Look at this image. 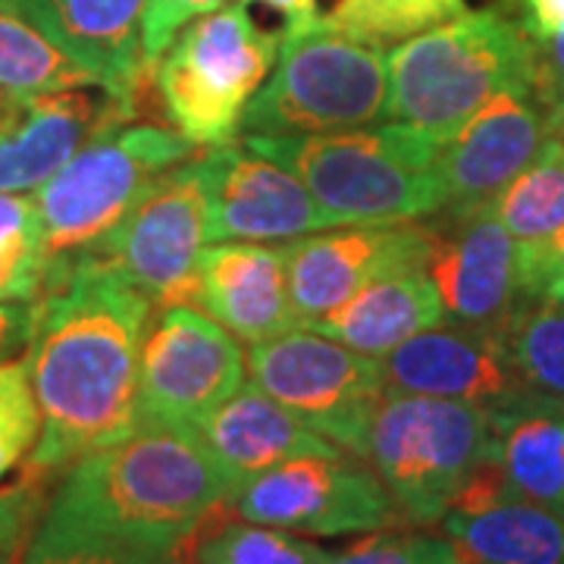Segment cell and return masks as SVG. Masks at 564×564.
I'll list each match as a JSON object with an SVG mask.
<instances>
[{
	"instance_id": "5b68a950",
	"label": "cell",
	"mask_w": 564,
	"mask_h": 564,
	"mask_svg": "<svg viewBox=\"0 0 564 564\" xmlns=\"http://www.w3.org/2000/svg\"><path fill=\"white\" fill-rule=\"evenodd\" d=\"M389 47L355 39L329 17L289 20L276 69L245 107V135H323L386 120Z\"/></svg>"
},
{
	"instance_id": "7a4b0ae2",
	"label": "cell",
	"mask_w": 564,
	"mask_h": 564,
	"mask_svg": "<svg viewBox=\"0 0 564 564\" xmlns=\"http://www.w3.org/2000/svg\"><path fill=\"white\" fill-rule=\"evenodd\" d=\"M236 492L195 433L135 426L63 474L44 521L182 555L207 518L232 508Z\"/></svg>"
},
{
	"instance_id": "5bb4252c",
	"label": "cell",
	"mask_w": 564,
	"mask_h": 564,
	"mask_svg": "<svg viewBox=\"0 0 564 564\" xmlns=\"http://www.w3.org/2000/svg\"><path fill=\"white\" fill-rule=\"evenodd\" d=\"M207 242H276L345 226L292 170L245 141L214 144L202 154Z\"/></svg>"
},
{
	"instance_id": "8992f818",
	"label": "cell",
	"mask_w": 564,
	"mask_h": 564,
	"mask_svg": "<svg viewBox=\"0 0 564 564\" xmlns=\"http://www.w3.org/2000/svg\"><path fill=\"white\" fill-rule=\"evenodd\" d=\"M195 144L173 126L117 122L91 139L51 182L32 192L44 245V289L104 242L166 170L188 161Z\"/></svg>"
},
{
	"instance_id": "8d00e7d4",
	"label": "cell",
	"mask_w": 564,
	"mask_h": 564,
	"mask_svg": "<svg viewBox=\"0 0 564 564\" xmlns=\"http://www.w3.org/2000/svg\"><path fill=\"white\" fill-rule=\"evenodd\" d=\"M533 98L552 129L564 117V39L533 41Z\"/></svg>"
},
{
	"instance_id": "ab89813d",
	"label": "cell",
	"mask_w": 564,
	"mask_h": 564,
	"mask_svg": "<svg viewBox=\"0 0 564 564\" xmlns=\"http://www.w3.org/2000/svg\"><path fill=\"white\" fill-rule=\"evenodd\" d=\"M248 3H263L270 10H276L289 20H299V17H311L317 13V0H248Z\"/></svg>"
},
{
	"instance_id": "60d3db41",
	"label": "cell",
	"mask_w": 564,
	"mask_h": 564,
	"mask_svg": "<svg viewBox=\"0 0 564 564\" xmlns=\"http://www.w3.org/2000/svg\"><path fill=\"white\" fill-rule=\"evenodd\" d=\"M549 139H562L564 141V117L552 129H549Z\"/></svg>"
},
{
	"instance_id": "f1b7e54d",
	"label": "cell",
	"mask_w": 564,
	"mask_h": 564,
	"mask_svg": "<svg viewBox=\"0 0 564 564\" xmlns=\"http://www.w3.org/2000/svg\"><path fill=\"white\" fill-rule=\"evenodd\" d=\"M464 10V0H339L329 20L355 39L395 47Z\"/></svg>"
},
{
	"instance_id": "f35d334b",
	"label": "cell",
	"mask_w": 564,
	"mask_h": 564,
	"mask_svg": "<svg viewBox=\"0 0 564 564\" xmlns=\"http://www.w3.org/2000/svg\"><path fill=\"white\" fill-rule=\"evenodd\" d=\"M35 302H0V358H13L29 345Z\"/></svg>"
},
{
	"instance_id": "4fadbf2b",
	"label": "cell",
	"mask_w": 564,
	"mask_h": 564,
	"mask_svg": "<svg viewBox=\"0 0 564 564\" xmlns=\"http://www.w3.org/2000/svg\"><path fill=\"white\" fill-rule=\"evenodd\" d=\"M436 226L423 220L345 223L282 242L289 295L302 326L355 299L364 285L395 270H426Z\"/></svg>"
},
{
	"instance_id": "44dd1931",
	"label": "cell",
	"mask_w": 564,
	"mask_h": 564,
	"mask_svg": "<svg viewBox=\"0 0 564 564\" xmlns=\"http://www.w3.org/2000/svg\"><path fill=\"white\" fill-rule=\"evenodd\" d=\"M195 436L210 448L239 489L263 470L302 455H343L339 445L307 426L258 383H245L229 402L207 414Z\"/></svg>"
},
{
	"instance_id": "ac0fdd59",
	"label": "cell",
	"mask_w": 564,
	"mask_h": 564,
	"mask_svg": "<svg viewBox=\"0 0 564 564\" xmlns=\"http://www.w3.org/2000/svg\"><path fill=\"white\" fill-rule=\"evenodd\" d=\"M135 113L101 85L22 98L20 110L0 126V192H39L88 141L117 122L135 120Z\"/></svg>"
},
{
	"instance_id": "1f68e13d",
	"label": "cell",
	"mask_w": 564,
	"mask_h": 564,
	"mask_svg": "<svg viewBox=\"0 0 564 564\" xmlns=\"http://www.w3.org/2000/svg\"><path fill=\"white\" fill-rule=\"evenodd\" d=\"M41 436V408L25 358L0 361V480L29 462Z\"/></svg>"
},
{
	"instance_id": "9c48e42d",
	"label": "cell",
	"mask_w": 564,
	"mask_h": 564,
	"mask_svg": "<svg viewBox=\"0 0 564 564\" xmlns=\"http://www.w3.org/2000/svg\"><path fill=\"white\" fill-rule=\"evenodd\" d=\"M248 370L267 395L343 452L364 458L367 430L386 395L380 358L295 326L276 339L251 345Z\"/></svg>"
},
{
	"instance_id": "cb8c5ba5",
	"label": "cell",
	"mask_w": 564,
	"mask_h": 564,
	"mask_svg": "<svg viewBox=\"0 0 564 564\" xmlns=\"http://www.w3.org/2000/svg\"><path fill=\"white\" fill-rule=\"evenodd\" d=\"M443 533L470 564H564V511L505 499L480 511H445Z\"/></svg>"
},
{
	"instance_id": "9a60e30c",
	"label": "cell",
	"mask_w": 564,
	"mask_h": 564,
	"mask_svg": "<svg viewBox=\"0 0 564 564\" xmlns=\"http://www.w3.org/2000/svg\"><path fill=\"white\" fill-rule=\"evenodd\" d=\"M386 392L433 395L499 411L527 399L524 383L505 343V326L436 323L383 358Z\"/></svg>"
},
{
	"instance_id": "484cf974",
	"label": "cell",
	"mask_w": 564,
	"mask_h": 564,
	"mask_svg": "<svg viewBox=\"0 0 564 564\" xmlns=\"http://www.w3.org/2000/svg\"><path fill=\"white\" fill-rule=\"evenodd\" d=\"M333 552L302 540L280 527L236 521L226 524L220 514L207 518L188 540L185 564H326Z\"/></svg>"
},
{
	"instance_id": "83f0119b",
	"label": "cell",
	"mask_w": 564,
	"mask_h": 564,
	"mask_svg": "<svg viewBox=\"0 0 564 564\" xmlns=\"http://www.w3.org/2000/svg\"><path fill=\"white\" fill-rule=\"evenodd\" d=\"M505 343L524 383L564 402V302L521 299L505 321Z\"/></svg>"
},
{
	"instance_id": "f546056e",
	"label": "cell",
	"mask_w": 564,
	"mask_h": 564,
	"mask_svg": "<svg viewBox=\"0 0 564 564\" xmlns=\"http://www.w3.org/2000/svg\"><path fill=\"white\" fill-rule=\"evenodd\" d=\"M44 285V245L32 195L0 192V302H35Z\"/></svg>"
},
{
	"instance_id": "d6a6232c",
	"label": "cell",
	"mask_w": 564,
	"mask_h": 564,
	"mask_svg": "<svg viewBox=\"0 0 564 564\" xmlns=\"http://www.w3.org/2000/svg\"><path fill=\"white\" fill-rule=\"evenodd\" d=\"M326 564H470L462 549L448 536L436 533H408V530H380L367 540L329 555Z\"/></svg>"
},
{
	"instance_id": "74e56055",
	"label": "cell",
	"mask_w": 564,
	"mask_h": 564,
	"mask_svg": "<svg viewBox=\"0 0 564 564\" xmlns=\"http://www.w3.org/2000/svg\"><path fill=\"white\" fill-rule=\"evenodd\" d=\"M533 41L564 39V0H502Z\"/></svg>"
},
{
	"instance_id": "7c38bea8",
	"label": "cell",
	"mask_w": 564,
	"mask_h": 564,
	"mask_svg": "<svg viewBox=\"0 0 564 564\" xmlns=\"http://www.w3.org/2000/svg\"><path fill=\"white\" fill-rule=\"evenodd\" d=\"M232 514L304 536L380 533L404 524L377 470L355 455H302L248 480Z\"/></svg>"
},
{
	"instance_id": "d4e9b609",
	"label": "cell",
	"mask_w": 564,
	"mask_h": 564,
	"mask_svg": "<svg viewBox=\"0 0 564 564\" xmlns=\"http://www.w3.org/2000/svg\"><path fill=\"white\" fill-rule=\"evenodd\" d=\"M85 85H98V79L35 25L0 10V91L32 98Z\"/></svg>"
},
{
	"instance_id": "30bf717a",
	"label": "cell",
	"mask_w": 564,
	"mask_h": 564,
	"mask_svg": "<svg viewBox=\"0 0 564 564\" xmlns=\"http://www.w3.org/2000/svg\"><path fill=\"white\" fill-rule=\"evenodd\" d=\"M242 343L202 307H154L139 364V426L195 433L248 380Z\"/></svg>"
},
{
	"instance_id": "8fae6325",
	"label": "cell",
	"mask_w": 564,
	"mask_h": 564,
	"mask_svg": "<svg viewBox=\"0 0 564 564\" xmlns=\"http://www.w3.org/2000/svg\"><path fill=\"white\" fill-rule=\"evenodd\" d=\"M204 248V166L202 158H188L166 170L88 254L117 263L154 307H202L198 263Z\"/></svg>"
},
{
	"instance_id": "ffe728a7",
	"label": "cell",
	"mask_w": 564,
	"mask_h": 564,
	"mask_svg": "<svg viewBox=\"0 0 564 564\" xmlns=\"http://www.w3.org/2000/svg\"><path fill=\"white\" fill-rule=\"evenodd\" d=\"M202 307L239 343L258 345L302 326L282 245L214 242L202 251Z\"/></svg>"
},
{
	"instance_id": "3957f363",
	"label": "cell",
	"mask_w": 564,
	"mask_h": 564,
	"mask_svg": "<svg viewBox=\"0 0 564 564\" xmlns=\"http://www.w3.org/2000/svg\"><path fill=\"white\" fill-rule=\"evenodd\" d=\"M443 141L395 120L323 135H245L345 223L426 220L445 210Z\"/></svg>"
},
{
	"instance_id": "4dcf8cb0",
	"label": "cell",
	"mask_w": 564,
	"mask_h": 564,
	"mask_svg": "<svg viewBox=\"0 0 564 564\" xmlns=\"http://www.w3.org/2000/svg\"><path fill=\"white\" fill-rule=\"evenodd\" d=\"M22 564H185L180 552H161L88 530L41 521Z\"/></svg>"
},
{
	"instance_id": "d6986e66",
	"label": "cell",
	"mask_w": 564,
	"mask_h": 564,
	"mask_svg": "<svg viewBox=\"0 0 564 564\" xmlns=\"http://www.w3.org/2000/svg\"><path fill=\"white\" fill-rule=\"evenodd\" d=\"M0 10L35 25L104 91L139 110L151 73L141 51L148 0H0Z\"/></svg>"
},
{
	"instance_id": "d590c367",
	"label": "cell",
	"mask_w": 564,
	"mask_h": 564,
	"mask_svg": "<svg viewBox=\"0 0 564 564\" xmlns=\"http://www.w3.org/2000/svg\"><path fill=\"white\" fill-rule=\"evenodd\" d=\"M226 3H236V0H148L141 51H144V63L151 66V73H154V63L163 57V51L173 44V39L188 22L220 10Z\"/></svg>"
},
{
	"instance_id": "6da1fadb",
	"label": "cell",
	"mask_w": 564,
	"mask_h": 564,
	"mask_svg": "<svg viewBox=\"0 0 564 564\" xmlns=\"http://www.w3.org/2000/svg\"><path fill=\"white\" fill-rule=\"evenodd\" d=\"M154 302L117 263L85 254L35 299L25 345L41 436L22 474L54 484L139 426V364Z\"/></svg>"
},
{
	"instance_id": "836d02e7",
	"label": "cell",
	"mask_w": 564,
	"mask_h": 564,
	"mask_svg": "<svg viewBox=\"0 0 564 564\" xmlns=\"http://www.w3.org/2000/svg\"><path fill=\"white\" fill-rule=\"evenodd\" d=\"M51 484L22 474L17 484L0 486V564H22L51 505Z\"/></svg>"
},
{
	"instance_id": "7402d4cb",
	"label": "cell",
	"mask_w": 564,
	"mask_h": 564,
	"mask_svg": "<svg viewBox=\"0 0 564 564\" xmlns=\"http://www.w3.org/2000/svg\"><path fill=\"white\" fill-rule=\"evenodd\" d=\"M443 321V295L433 276L426 270H395L364 285L333 314L307 323V329L383 361L389 351Z\"/></svg>"
},
{
	"instance_id": "e575fe53",
	"label": "cell",
	"mask_w": 564,
	"mask_h": 564,
	"mask_svg": "<svg viewBox=\"0 0 564 564\" xmlns=\"http://www.w3.org/2000/svg\"><path fill=\"white\" fill-rule=\"evenodd\" d=\"M518 292L527 302H564V229L545 242L518 245Z\"/></svg>"
},
{
	"instance_id": "603a6c76",
	"label": "cell",
	"mask_w": 564,
	"mask_h": 564,
	"mask_svg": "<svg viewBox=\"0 0 564 564\" xmlns=\"http://www.w3.org/2000/svg\"><path fill=\"white\" fill-rule=\"evenodd\" d=\"M492 426L511 496L564 511V402L530 392L492 411Z\"/></svg>"
},
{
	"instance_id": "52a82bcc",
	"label": "cell",
	"mask_w": 564,
	"mask_h": 564,
	"mask_svg": "<svg viewBox=\"0 0 564 564\" xmlns=\"http://www.w3.org/2000/svg\"><path fill=\"white\" fill-rule=\"evenodd\" d=\"M496 455L492 411L470 402L386 392L367 430L364 462L377 470L408 527L445 518L477 464Z\"/></svg>"
},
{
	"instance_id": "ba28073f",
	"label": "cell",
	"mask_w": 564,
	"mask_h": 564,
	"mask_svg": "<svg viewBox=\"0 0 564 564\" xmlns=\"http://www.w3.org/2000/svg\"><path fill=\"white\" fill-rule=\"evenodd\" d=\"M276 54L280 39L263 32L239 0L192 20L154 63L163 117L195 148L232 141Z\"/></svg>"
},
{
	"instance_id": "e0dca14e",
	"label": "cell",
	"mask_w": 564,
	"mask_h": 564,
	"mask_svg": "<svg viewBox=\"0 0 564 564\" xmlns=\"http://www.w3.org/2000/svg\"><path fill=\"white\" fill-rule=\"evenodd\" d=\"M549 139L530 85H511L443 141L440 176L445 210L492 204L524 173Z\"/></svg>"
},
{
	"instance_id": "2e32d148",
	"label": "cell",
	"mask_w": 564,
	"mask_h": 564,
	"mask_svg": "<svg viewBox=\"0 0 564 564\" xmlns=\"http://www.w3.org/2000/svg\"><path fill=\"white\" fill-rule=\"evenodd\" d=\"M436 248L426 273L443 295L445 321L505 326L521 302L518 242L496 207H467L436 214Z\"/></svg>"
},
{
	"instance_id": "4316f807",
	"label": "cell",
	"mask_w": 564,
	"mask_h": 564,
	"mask_svg": "<svg viewBox=\"0 0 564 564\" xmlns=\"http://www.w3.org/2000/svg\"><path fill=\"white\" fill-rule=\"evenodd\" d=\"M518 245L545 242L564 229V141L545 139L540 154L492 202Z\"/></svg>"
},
{
	"instance_id": "277c9868",
	"label": "cell",
	"mask_w": 564,
	"mask_h": 564,
	"mask_svg": "<svg viewBox=\"0 0 564 564\" xmlns=\"http://www.w3.org/2000/svg\"><path fill=\"white\" fill-rule=\"evenodd\" d=\"M511 85L533 88V39L502 10H464L389 47L386 120L448 139Z\"/></svg>"
}]
</instances>
